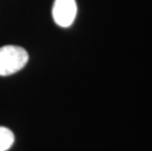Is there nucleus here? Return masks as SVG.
I'll return each instance as SVG.
<instances>
[{
  "instance_id": "f03ea898",
  "label": "nucleus",
  "mask_w": 152,
  "mask_h": 151,
  "mask_svg": "<svg viewBox=\"0 0 152 151\" xmlns=\"http://www.w3.org/2000/svg\"><path fill=\"white\" fill-rule=\"evenodd\" d=\"M77 11L76 0H55L52 8L53 20L60 27L68 28L75 21Z\"/></svg>"
},
{
  "instance_id": "f257e3e1",
  "label": "nucleus",
  "mask_w": 152,
  "mask_h": 151,
  "mask_svg": "<svg viewBox=\"0 0 152 151\" xmlns=\"http://www.w3.org/2000/svg\"><path fill=\"white\" fill-rule=\"evenodd\" d=\"M28 54L21 46L5 45L0 47V76H10L26 66Z\"/></svg>"
},
{
  "instance_id": "7ed1b4c3",
  "label": "nucleus",
  "mask_w": 152,
  "mask_h": 151,
  "mask_svg": "<svg viewBox=\"0 0 152 151\" xmlns=\"http://www.w3.org/2000/svg\"><path fill=\"white\" fill-rule=\"evenodd\" d=\"M14 140V133L9 128L0 127V151H7L10 149Z\"/></svg>"
}]
</instances>
